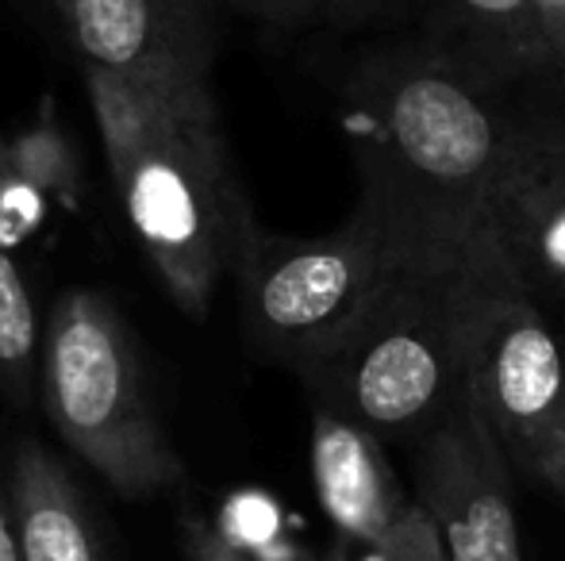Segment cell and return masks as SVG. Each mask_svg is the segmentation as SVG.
Segmentation results:
<instances>
[{
	"instance_id": "1",
	"label": "cell",
	"mask_w": 565,
	"mask_h": 561,
	"mask_svg": "<svg viewBox=\"0 0 565 561\" xmlns=\"http://www.w3.org/2000/svg\"><path fill=\"white\" fill-rule=\"evenodd\" d=\"M108 173L127 224L166 292L201 320L220 281L238 278L262 239L220 131L212 85L85 66Z\"/></svg>"
},
{
	"instance_id": "2",
	"label": "cell",
	"mask_w": 565,
	"mask_h": 561,
	"mask_svg": "<svg viewBox=\"0 0 565 561\" xmlns=\"http://www.w3.org/2000/svg\"><path fill=\"white\" fill-rule=\"evenodd\" d=\"M497 82L443 51L373 58L347 82V128L362 193L416 224L481 242L500 181L551 123L520 120Z\"/></svg>"
},
{
	"instance_id": "3",
	"label": "cell",
	"mask_w": 565,
	"mask_h": 561,
	"mask_svg": "<svg viewBox=\"0 0 565 561\" xmlns=\"http://www.w3.org/2000/svg\"><path fill=\"white\" fill-rule=\"evenodd\" d=\"M504 284L512 281L484 247L427 255L328 358L300 374L312 404L381 439H424L466 397L484 315Z\"/></svg>"
},
{
	"instance_id": "4",
	"label": "cell",
	"mask_w": 565,
	"mask_h": 561,
	"mask_svg": "<svg viewBox=\"0 0 565 561\" xmlns=\"http://www.w3.org/2000/svg\"><path fill=\"white\" fill-rule=\"evenodd\" d=\"M481 242L416 224L381 196L362 193L347 224L316 239L262 231L238 273L246 335L269 358L305 374L373 312L427 255Z\"/></svg>"
},
{
	"instance_id": "5",
	"label": "cell",
	"mask_w": 565,
	"mask_h": 561,
	"mask_svg": "<svg viewBox=\"0 0 565 561\" xmlns=\"http://www.w3.org/2000/svg\"><path fill=\"white\" fill-rule=\"evenodd\" d=\"M39 404L77 462L124 500H150L185 481L135 335L100 292L66 289L54 300L43 327Z\"/></svg>"
},
{
	"instance_id": "6",
	"label": "cell",
	"mask_w": 565,
	"mask_h": 561,
	"mask_svg": "<svg viewBox=\"0 0 565 561\" xmlns=\"http://www.w3.org/2000/svg\"><path fill=\"white\" fill-rule=\"evenodd\" d=\"M466 392L508 462L543 485L565 488V350L535 296L512 284L492 296Z\"/></svg>"
},
{
	"instance_id": "7",
	"label": "cell",
	"mask_w": 565,
	"mask_h": 561,
	"mask_svg": "<svg viewBox=\"0 0 565 561\" xmlns=\"http://www.w3.org/2000/svg\"><path fill=\"white\" fill-rule=\"evenodd\" d=\"M416 481L450 561H523L508 454L469 392L424 434Z\"/></svg>"
},
{
	"instance_id": "8",
	"label": "cell",
	"mask_w": 565,
	"mask_h": 561,
	"mask_svg": "<svg viewBox=\"0 0 565 561\" xmlns=\"http://www.w3.org/2000/svg\"><path fill=\"white\" fill-rule=\"evenodd\" d=\"M85 66L212 85L209 0H51Z\"/></svg>"
},
{
	"instance_id": "9",
	"label": "cell",
	"mask_w": 565,
	"mask_h": 561,
	"mask_svg": "<svg viewBox=\"0 0 565 561\" xmlns=\"http://www.w3.org/2000/svg\"><path fill=\"white\" fill-rule=\"evenodd\" d=\"M481 247L527 296L565 289V123H551L500 181Z\"/></svg>"
},
{
	"instance_id": "10",
	"label": "cell",
	"mask_w": 565,
	"mask_h": 561,
	"mask_svg": "<svg viewBox=\"0 0 565 561\" xmlns=\"http://www.w3.org/2000/svg\"><path fill=\"white\" fill-rule=\"evenodd\" d=\"M308 462H312L316 500L339 539L347 547L385 550L416 504L396 481L385 439L347 416L312 404Z\"/></svg>"
},
{
	"instance_id": "11",
	"label": "cell",
	"mask_w": 565,
	"mask_h": 561,
	"mask_svg": "<svg viewBox=\"0 0 565 561\" xmlns=\"http://www.w3.org/2000/svg\"><path fill=\"white\" fill-rule=\"evenodd\" d=\"M393 15H408L427 35H439L431 51L497 77L551 66L531 0H323L320 20L331 28H362Z\"/></svg>"
},
{
	"instance_id": "12",
	"label": "cell",
	"mask_w": 565,
	"mask_h": 561,
	"mask_svg": "<svg viewBox=\"0 0 565 561\" xmlns=\"http://www.w3.org/2000/svg\"><path fill=\"white\" fill-rule=\"evenodd\" d=\"M23 561H113L82 481L46 442L20 439L8 457Z\"/></svg>"
},
{
	"instance_id": "13",
	"label": "cell",
	"mask_w": 565,
	"mask_h": 561,
	"mask_svg": "<svg viewBox=\"0 0 565 561\" xmlns=\"http://www.w3.org/2000/svg\"><path fill=\"white\" fill-rule=\"evenodd\" d=\"M46 196L74 204L77 165L54 128H31L12 147L0 150V208L35 224Z\"/></svg>"
},
{
	"instance_id": "14",
	"label": "cell",
	"mask_w": 565,
	"mask_h": 561,
	"mask_svg": "<svg viewBox=\"0 0 565 561\" xmlns=\"http://www.w3.org/2000/svg\"><path fill=\"white\" fill-rule=\"evenodd\" d=\"M43 327L23 270L0 239V397L8 408H28L39 397Z\"/></svg>"
},
{
	"instance_id": "15",
	"label": "cell",
	"mask_w": 565,
	"mask_h": 561,
	"mask_svg": "<svg viewBox=\"0 0 565 561\" xmlns=\"http://www.w3.org/2000/svg\"><path fill=\"white\" fill-rule=\"evenodd\" d=\"M185 554L189 561H342V550L320 558L308 554V550L292 547V550H250L231 542L224 531L209 527L204 519H189L185 524Z\"/></svg>"
},
{
	"instance_id": "16",
	"label": "cell",
	"mask_w": 565,
	"mask_h": 561,
	"mask_svg": "<svg viewBox=\"0 0 565 561\" xmlns=\"http://www.w3.org/2000/svg\"><path fill=\"white\" fill-rule=\"evenodd\" d=\"M385 550L393 561H450L447 547H443V539H439V527L419 508V500L412 504V511L404 516V524L396 527L393 542H388Z\"/></svg>"
},
{
	"instance_id": "17",
	"label": "cell",
	"mask_w": 565,
	"mask_h": 561,
	"mask_svg": "<svg viewBox=\"0 0 565 561\" xmlns=\"http://www.w3.org/2000/svg\"><path fill=\"white\" fill-rule=\"evenodd\" d=\"M227 4L243 8L246 15L274 31H292L308 20H320L323 12V0H227Z\"/></svg>"
},
{
	"instance_id": "18",
	"label": "cell",
	"mask_w": 565,
	"mask_h": 561,
	"mask_svg": "<svg viewBox=\"0 0 565 561\" xmlns=\"http://www.w3.org/2000/svg\"><path fill=\"white\" fill-rule=\"evenodd\" d=\"M0 561H23L20 524H15V504H12V481H8L4 462H0Z\"/></svg>"
},
{
	"instance_id": "19",
	"label": "cell",
	"mask_w": 565,
	"mask_h": 561,
	"mask_svg": "<svg viewBox=\"0 0 565 561\" xmlns=\"http://www.w3.org/2000/svg\"><path fill=\"white\" fill-rule=\"evenodd\" d=\"M535 4V20L539 31H543V43H546V62H551L554 43L562 39L565 31V0H531Z\"/></svg>"
},
{
	"instance_id": "20",
	"label": "cell",
	"mask_w": 565,
	"mask_h": 561,
	"mask_svg": "<svg viewBox=\"0 0 565 561\" xmlns=\"http://www.w3.org/2000/svg\"><path fill=\"white\" fill-rule=\"evenodd\" d=\"M354 561H393V558H388V550H381V547H358Z\"/></svg>"
},
{
	"instance_id": "21",
	"label": "cell",
	"mask_w": 565,
	"mask_h": 561,
	"mask_svg": "<svg viewBox=\"0 0 565 561\" xmlns=\"http://www.w3.org/2000/svg\"><path fill=\"white\" fill-rule=\"evenodd\" d=\"M551 66L554 69H565V31H562V39L554 43V51H551Z\"/></svg>"
}]
</instances>
